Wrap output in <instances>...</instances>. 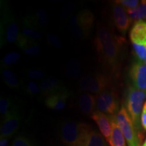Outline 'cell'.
I'll return each instance as SVG.
<instances>
[{
  "instance_id": "6da1fadb",
  "label": "cell",
  "mask_w": 146,
  "mask_h": 146,
  "mask_svg": "<svg viewBox=\"0 0 146 146\" xmlns=\"http://www.w3.org/2000/svg\"><path fill=\"white\" fill-rule=\"evenodd\" d=\"M122 41L106 25L98 23L94 39L95 48L100 61L112 71L116 70L118 66Z\"/></svg>"
},
{
  "instance_id": "7a4b0ae2",
  "label": "cell",
  "mask_w": 146,
  "mask_h": 146,
  "mask_svg": "<svg viewBox=\"0 0 146 146\" xmlns=\"http://www.w3.org/2000/svg\"><path fill=\"white\" fill-rule=\"evenodd\" d=\"M91 131L87 124L67 120L60 127V138L66 146H87Z\"/></svg>"
},
{
  "instance_id": "3957f363",
  "label": "cell",
  "mask_w": 146,
  "mask_h": 146,
  "mask_svg": "<svg viewBox=\"0 0 146 146\" xmlns=\"http://www.w3.org/2000/svg\"><path fill=\"white\" fill-rule=\"evenodd\" d=\"M94 16L88 9H83L70 16L68 31L73 38L78 40L86 39L90 34L94 24Z\"/></svg>"
},
{
  "instance_id": "277c9868",
  "label": "cell",
  "mask_w": 146,
  "mask_h": 146,
  "mask_svg": "<svg viewBox=\"0 0 146 146\" xmlns=\"http://www.w3.org/2000/svg\"><path fill=\"white\" fill-rule=\"evenodd\" d=\"M20 33L15 18L6 3H1V45L15 43Z\"/></svg>"
},
{
  "instance_id": "5b68a950",
  "label": "cell",
  "mask_w": 146,
  "mask_h": 146,
  "mask_svg": "<svg viewBox=\"0 0 146 146\" xmlns=\"http://www.w3.org/2000/svg\"><path fill=\"white\" fill-rule=\"evenodd\" d=\"M145 98V92L133 86L129 87L127 95V108L137 133L141 128V114Z\"/></svg>"
},
{
  "instance_id": "8992f818",
  "label": "cell",
  "mask_w": 146,
  "mask_h": 146,
  "mask_svg": "<svg viewBox=\"0 0 146 146\" xmlns=\"http://www.w3.org/2000/svg\"><path fill=\"white\" fill-rule=\"evenodd\" d=\"M114 116L128 146H140L138 133L125 108L122 107Z\"/></svg>"
},
{
  "instance_id": "52a82bcc",
  "label": "cell",
  "mask_w": 146,
  "mask_h": 146,
  "mask_svg": "<svg viewBox=\"0 0 146 146\" xmlns=\"http://www.w3.org/2000/svg\"><path fill=\"white\" fill-rule=\"evenodd\" d=\"M79 86L82 90L98 95L110 87V81L106 74H87L80 79Z\"/></svg>"
},
{
  "instance_id": "ba28073f",
  "label": "cell",
  "mask_w": 146,
  "mask_h": 146,
  "mask_svg": "<svg viewBox=\"0 0 146 146\" xmlns=\"http://www.w3.org/2000/svg\"><path fill=\"white\" fill-rule=\"evenodd\" d=\"M96 107L102 112L115 114L118 109V101L114 91L109 88L97 95Z\"/></svg>"
},
{
  "instance_id": "9c48e42d",
  "label": "cell",
  "mask_w": 146,
  "mask_h": 146,
  "mask_svg": "<svg viewBox=\"0 0 146 146\" xmlns=\"http://www.w3.org/2000/svg\"><path fill=\"white\" fill-rule=\"evenodd\" d=\"M21 123V116L18 107L15 106L10 112L3 118L0 129L1 137L10 138L17 132Z\"/></svg>"
},
{
  "instance_id": "30bf717a",
  "label": "cell",
  "mask_w": 146,
  "mask_h": 146,
  "mask_svg": "<svg viewBox=\"0 0 146 146\" xmlns=\"http://www.w3.org/2000/svg\"><path fill=\"white\" fill-rule=\"evenodd\" d=\"M129 76L133 87L146 94V65L143 62L136 61L131 66Z\"/></svg>"
},
{
  "instance_id": "8fae6325",
  "label": "cell",
  "mask_w": 146,
  "mask_h": 146,
  "mask_svg": "<svg viewBox=\"0 0 146 146\" xmlns=\"http://www.w3.org/2000/svg\"><path fill=\"white\" fill-rule=\"evenodd\" d=\"M112 17L113 23L120 32L127 31L131 22V19L125 9L115 1L112 4Z\"/></svg>"
},
{
  "instance_id": "7c38bea8",
  "label": "cell",
  "mask_w": 146,
  "mask_h": 146,
  "mask_svg": "<svg viewBox=\"0 0 146 146\" xmlns=\"http://www.w3.org/2000/svg\"><path fill=\"white\" fill-rule=\"evenodd\" d=\"M91 118L98 125L102 135L108 142L112 133L110 116H108L105 113L97 110L93 113Z\"/></svg>"
},
{
  "instance_id": "4fadbf2b",
  "label": "cell",
  "mask_w": 146,
  "mask_h": 146,
  "mask_svg": "<svg viewBox=\"0 0 146 146\" xmlns=\"http://www.w3.org/2000/svg\"><path fill=\"white\" fill-rule=\"evenodd\" d=\"M69 95L68 91L66 89L46 98L45 104L53 110H61L65 108Z\"/></svg>"
},
{
  "instance_id": "5bb4252c",
  "label": "cell",
  "mask_w": 146,
  "mask_h": 146,
  "mask_svg": "<svg viewBox=\"0 0 146 146\" xmlns=\"http://www.w3.org/2000/svg\"><path fill=\"white\" fill-rule=\"evenodd\" d=\"M16 44L29 56H36L41 53V48L37 42L29 39L22 33H20L18 35Z\"/></svg>"
},
{
  "instance_id": "9a60e30c",
  "label": "cell",
  "mask_w": 146,
  "mask_h": 146,
  "mask_svg": "<svg viewBox=\"0 0 146 146\" xmlns=\"http://www.w3.org/2000/svg\"><path fill=\"white\" fill-rule=\"evenodd\" d=\"M39 87L43 96L46 98L66 89L63 82L56 78H49L43 80Z\"/></svg>"
},
{
  "instance_id": "2e32d148",
  "label": "cell",
  "mask_w": 146,
  "mask_h": 146,
  "mask_svg": "<svg viewBox=\"0 0 146 146\" xmlns=\"http://www.w3.org/2000/svg\"><path fill=\"white\" fill-rule=\"evenodd\" d=\"M39 27L35 24L31 18L27 15L22 21V34L29 39L37 42L41 39V33Z\"/></svg>"
},
{
  "instance_id": "e0dca14e",
  "label": "cell",
  "mask_w": 146,
  "mask_h": 146,
  "mask_svg": "<svg viewBox=\"0 0 146 146\" xmlns=\"http://www.w3.org/2000/svg\"><path fill=\"white\" fill-rule=\"evenodd\" d=\"M130 39L134 44L146 45V22L135 23L130 31Z\"/></svg>"
},
{
  "instance_id": "ac0fdd59",
  "label": "cell",
  "mask_w": 146,
  "mask_h": 146,
  "mask_svg": "<svg viewBox=\"0 0 146 146\" xmlns=\"http://www.w3.org/2000/svg\"><path fill=\"white\" fill-rule=\"evenodd\" d=\"M112 133L108 143L110 146H127L126 139L119 126L116 123L114 116H110Z\"/></svg>"
},
{
  "instance_id": "d6986e66",
  "label": "cell",
  "mask_w": 146,
  "mask_h": 146,
  "mask_svg": "<svg viewBox=\"0 0 146 146\" xmlns=\"http://www.w3.org/2000/svg\"><path fill=\"white\" fill-rule=\"evenodd\" d=\"M78 105L82 112L87 115H92L96 107V96L91 94H82L78 100Z\"/></svg>"
},
{
  "instance_id": "ffe728a7",
  "label": "cell",
  "mask_w": 146,
  "mask_h": 146,
  "mask_svg": "<svg viewBox=\"0 0 146 146\" xmlns=\"http://www.w3.org/2000/svg\"><path fill=\"white\" fill-rule=\"evenodd\" d=\"M1 73H2L3 79L5 85L12 89H23L24 85L21 83L16 77L12 71L7 68L1 67Z\"/></svg>"
},
{
  "instance_id": "44dd1931",
  "label": "cell",
  "mask_w": 146,
  "mask_h": 146,
  "mask_svg": "<svg viewBox=\"0 0 146 146\" xmlns=\"http://www.w3.org/2000/svg\"><path fill=\"white\" fill-rule=\"evenodd\" d=\"M131 21L135 23L146 21V0L141 1L136 8L127 11Z\"/></svg>"
},
{
  "instance_id": "7402d4cb",
  "label": "cell",
  "mask_w": 146,
  "mask_h": 146,
  "mask_svg": "<svg viewBox=\"0 0 146 146\" xmlns=\"http://www.w3.org/2000/svg\"><path fill=\"white\" fill-rule=\"evenodd\" d=\"M66 72L71 78H76L81 75V65L77 60H70L66 66Z\"/></svg>"
},
{
  "instance_id": "603a6c76",
  "label": "cell",
  "mask_w": 146,
  "mask_h": 146,
  "mask_svg": "<svg viewBox=\"0 0 146 146\" xmlns=\"http://www.w3.org/2000/svg\"><path fill=\"white\" fill-rule=\"evenodd\" d=\"M14 106L15 105H14L13 101L10 98L1 97L0 99V114L2 118H4Z\"/></svg>"
},
{
  "instance_id": "cb8c5ba5",
  "label": "cell",
  "mask_w": 146,
  "mask_h": 146,
  "mask_svg": "<svg viewBox=\"0 0 146 146\" xmlns=\"http://www.w3.org/2000/svg\"><path fill=\"white\" fill-rule=\"evenodd\" d=\"M20 58H21V55H20L19 53L16 52L8 53V54L5 55L3 57V60H1V67L7 68L10 66L15 64L19 61Z\"/></svg>"
},
{
  "instance_id": "d4e9b609",
  "label": "cell",
  "mask_w": 146,
  "mask_h": 146,
  "mask_svg": "<svg viewBox=\"0 0 146 146\" xmlns=\"http://www.w3.org/2000/svg\"><path fill=\"white\" fill-rule=\"evenodd\" d=\"M87 146H107L104 137L96 131H91Z\"/></svg>"
},
{
  "instance_id": "484cf974",
  "label": "cell",
  "mask_w": 146,
  "mask_h": 146,
  "mask_svg": "<svg viewBox=\"0 0 146 146\" xmlns=\"http://www.w3.org/2000/svg\"><path fill=\"white\" fill-rule=\"evenodd\" d=\"M24 91L29 94V96H35L41 92V89L40 87L36 85V83L34 81H29L27 83L25 86L23 87Z\"/></svg>"
},
{
  "instance_id": "4316f807",
  "label": "cell",
  "mask_w": 146,
  "mask_h": 146,
  "mask_svg": "<svg viewBox=\"0 0 146 146\" xmlns=\"http://www.w3.org/2000/svg\"><path fill=\"white\" fill-rule=\"evenodd\" d=\"M132 46L135 54L139 61H145L146 58V45H139L132 43Z\"/></svg>"
},
{
  "instance_id": "83f0119b",
  "label": "cell",
  "mask_w": 146,
  "mask_h": 146,
  "mask_svg": "<svg viewBox=\"0 0 146 146\" xmlns=\"http://www.w3.org/2000/svg\"><path fill=\"white\" fill-rule=\"evenodd\" d=\"M115 2L123 6L126 11L136 8L140 3L138 0H118L115 1Z\"/></svg>"
},
{
  "instance_id": "f1b7e54d",
  "label": "cell",
  "mask_w": 146,
  "mask_h": 146,
  "mask_svg": "<svg viewBox=\"0 0 146 146\" xmlns=\"http://www.w3.org/2000/svg\"><path fill=\"white\" fill-rule=\"evenodd\" d=\"M11 146H35L28 138L23 135H18L14 139Z\"/></svg>"
},
{
  "instance_id": "f546056e",
  "label": "cell",
  "mask_w": 146,
  "mask_h": 146,
  "mask_svg": "<svg viewBox=\"0 0 146 146\" xmlns=\"http://www.w3.org/2000/svg\"><path fill=\"white\" fill-rule=\"evenodd\" d=\"M34 16L39 26L45 25L47 23V20H48L47 12L42 8H40L36 11V14H34Z\"/></svg>"
},
{
  "instance_id": "4dcf8cb0",
  "label": "cell",
  "mask_w": 146,
  "mask_h": 146,
  "mask_svg": "<svg viewBox=\"0 0 146 146\" xmlns=\"http://www.w3.org/2000/svg\"><path fill=\"white\" fill-rule=\"evenodd\" d=\"M74 8V4L72 1H67L64 3L60 10V14L63 18H67L70 15Z\"/></svg>"
},
{
  "instance_id": "1f68e13d",
  "label": "cell",
  "mask_w": 146,
  "mask_h": 146,
  "mask_svg": "<svg viewBox=\"0 0 146 146\" xmlns=\"http://www.w3.org/2000/svg\"><path fill=\"white\" fill-rule=\"evenodd\" d=\"M27 76L29 78L34 80H41L43 79L45 76V73L41 69H30L26 72Z\"/></svg>"
},
{
  "instance_id": "d6a6232c",
  "label": "cell",
  "mask_w": 146,
  "mask_h": 146,
  "mask_svg": "<svg viewBox=\"0 0 146 146\" xmlns=\"http://www.w3.org/2000/svg\"><path fill=\"white\" fill-rule=\"evenodd\" d=\"M47 41L52 46L56 48H60L62 47V42L58 36L53 34L47 35Z\"/></svg>"
},
{
  "instance_id": "836d02e7",
  "label": "cell",
  "mask_w": 146,
  "mask_h": 146,
  "mask_svg": "<svg viewBox=\"0 0 146 146\" xmlns=\"http://www.w3.org/2000/svg\"><path fill=\"white\" fill-rule=\"evenodd\" d=\"M141 124L142 127L146 131V102L144 103L141 114Z\"/></svg>"
},
{
  "instance_id": "e575fe53",
  "label": "cell",
  "mask_w": 146,
  "mask_h": 146,
  "mask_svg": "<svg viewBox=\"0 0 146 146\" xmlns=\"http://www.w3.org/2000/svg\"><path fill=\"white\" fill-rule=\"evenodd\" d=\"M8 139L5 137H0V146H7L8 143Z\"/></svg>"
},
{
  "instance_id": "d590c367",
  "label": "cell",
  "mask_w": 146,
  "mask_h": 146,
  "mask_svg": "<svg viewBox=\"0 0 146 146\" xmlns=\"http://www.w3.org/2000/svg\"><path fill=\"white\" fill-rule=\"evenodd\" d=\"M141 146H146V139H145V141H144V143H143V144H142V145H141Z\"/></svg>"
},
{
  "instance_id": "8d00e7d4",
  "label": "cell",
  "mask_w": 146,
  "mask_h": 146,
  "mask_svg": "<svg viewBox=\"0 0 146 146\" xmlns=\"http://www.w3.org/2000/svg\"><path fill=\"white\" fill-rule=\"evenodd\" d=\"M144 63H145V64L146 65V58H145V61H144Z\"/></svg>"
}]
</instances>
